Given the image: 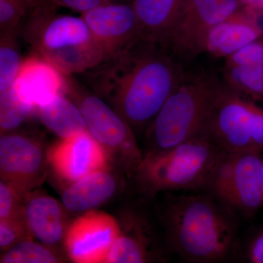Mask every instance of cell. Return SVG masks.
Returning a JSON list of instances; mask_svg holds the SVG:
<instances>
[{"mask_svg":"<svg viewBox=\"0 0 263 263\" xmlns=\"http://www.w3.org/2000/svg\"><path fill=\"white\" fill-rule=\"evenodd\" d=\"M167 48L139 39L81 74L133 130L146 129L185 71Z\"/></svg>","mask_w":263,"mask_h":263,"instance_id":"cell-1","label":"cell"},{"mask_svg":"<svg viewBox=\"0 0 263 263\" xmlns=\"http://www.w3.org/2000/svg\"><path fill=\"white\" fill-rule=\"evenodd\" d=\"M157 214L166 247L183 262L233 260L239 240L238 215L210 194H168Z\"/></svg>","mask_w":263,"mask_h":263,"instance_id":"cell-2","label":"cell"},{"mask_svg":"<svg viewBox=\"0 0 263 263\" xmlns=\"http://www.w3.org/2000/svg\"><path fill=\"white\" fill-rule=\"evenodd\" d=\"M49 0L37 3L21 29L19 36L66 76L81 75L106 59L81 17L57 13Z\"/></svg>","mask_w":263,"mask_h":263,"instance_id":"cell-3","label":"cell"},{"mask_svg":"<svg viewBox=\"0 0 263 263\" xmlns=\"http://www.w3.org/2000/svg\"><path fill=\"white\" fill-rule=\"evenodd\" d=\"M220 81L205 71L185 72L147 127L143 156L169 149L205 133L213 98Z\"/></svg>","mask_w":263,"mask_h":263,"instance_id":"cell-4","label":"cell"},{"mask_svg":"<svg viewBox=\"0 0 263 263\" xmlns=\"http://www.w3.org/2000/svg\"><path fill=\"white\" fill-rule=\"evenodd\" d=\"M224 152L203 133L169 149L143 155L133 179L149 198L162 192L203 190Z\"/></svg>","mask_w":263,"mask_h":263,"instance_id":"cell-5","label":"cell"},{"mask_svg":"<svg viewBox=\"0 0 263 263\" xmlns=\"http://www.w3.org/2000/svg\"><path fill=\"white\" fill-rule=\"evenodd\" d=\"M66 95L80 109L88 132L105 151L110 163L129 179L134 178L143 152L127 121L75 76H67Z\"/></svg>","mask_w":263,"mask_h":263,"instance_id":"cell-6","label":"cell"},{"mask_svg":"<svg viewBox=\"0 0 263 263\" xmlns=\"http://www.w3.org/2000/svg\"><path fill=\"white\" fill-rule=\"evenodd\" d=\"M205 132L224 152L263 149L262 100L220 81Z\"/></svg>","mask_w":263,"mask_h":263,"instance_id":"cell-7","label":"cell"},{"mask_svg":"<svg viewBox=\"0 0 263 263\" xmlns=\"http://www.w3.org/2000/svg\"><path fill=\"white\" fill-rule=\"evenodd\" d=\"M263 149L224 152L203 190L238 216L252 219L263 207Z\"/></svg>","mask_w":263,"mask_h":263,"instance_id":"cell-8","label":"cell"},{"mask_svg":"<svg viewBox=\"0 0 263 263\" xmlns=\"http://www.w3.org/2000/svg\"><path fill=\"white\" fill-rule=\"evenodd\" d=\"M240 8L238 0H182L167 49L184 61L202 53L208 33Z\"/></svg>","mask_w":263,"mask_h":263,"instance_id":"cell-9","label":"cell"},{"mask_svg":"<svg viewBox=\"0 0 263 263\" xmlns=\"http://www.w3.org/2000/svg\"><path fill=\"white\" fill-rule=\"evenodd\" d=\"M46 155L42 145L32 138L8 133L0 138V176L23 197L44 179Z\"/></svg>","mask_w":263,"mask_h":263,"instance_id":"cell-10","label":"cell"},{"mask_svg":"<svg viewBox=\"0 0 263 263\" xmlns=\"http://www.w3.org/2000/svg\"><path fill=\"white\" fill-rule=\"evenodd\" d=\"M119 232V221L113 216L89 211L67 228L64 243L69 257L73 262H105Z\"/></svg>","mask_w":263,"mask_h":263,"instance_id":"cell-11","label":"cell"},{"mask_svg":"<svg viewBox=\"0 0 263 263\" xmlns=\"http://www.w3.org/2000/svg\"><path fill=\"white\" fill-rule=\"evenodd\" d=\"M120 232L105 262L145 263L167 260V248L159 239L149 219L141 211L129 209L118 219Z\"/></svg>","mask_w":263,"mask_h":263,"instance_id":"cell-12","label":"cell"},{"mask_svg":"<svg viewBox=\"0 0 263 263\" xmlns=\"http://www.w3.org/2000/svg\"><path fill=\"white\" fill-rule=\"evenodd\" d=\"M106 58L141 39L138 20L130 3H107L81 14Z\"/></svg>","mask_w":263,"mask_h":263,"instance_id":"cell-13","label":"cell"},{"mask_svg":"<svg viewBox=\"0 0 263 263\" xmlns=\"http://www.w3.org/2000/svg\"><path fill=\"white\" fill-rule=\"evenodd\" d=\"M47 158L57 176L70 183L110 164L105 151L88 131L60 138Z\"/></svg>","mask_w":263,"mask_h":263,"instance_id":"cell-14","label":"cell"},{"mask_svg":"<svg viewBox=\"0 0 263 263\" xmlns=\"http://www.w3.org/2000/svg\"><path fill=\"white\" fill-rule=\"evenodd\" d=\"M12 88L35 109L57 95L66 94L67 76L35 53L24 59Z\"/></svg>","mask_w":263,"mask_h":263,"instance_id":"cell-15","label":"cell"},{"mask_svg":"<svg viewBox=\"0 0 263 263\" xmlns=\"http://www.w3.org/2000/svg\"><path fill=\"white\" fill-rule=\"evenodd\" d=\"M262 36L259 18L240 7L208 33L202 53L226 59Z\"/></svg>","mask_w":263,"mask_h":263,"instance_id":"cell-16","label":"cell"},{"mask_svg":"<svg viewBox=\"0 0 263 263\" xmlns=\"http://www.w3.org/2000/svg\"><path fill=\"white\" fill-rule=\"evenodd\" d=\"M62 204L46 194L29 193L24 197V217L29 230L47 247L65 239L67 230Z\"/></svg>","mask_w":263,"mask_h":263,"instance_id":"cell-17","label":"cell"},{"mask_svg":"<svg viewBox=\"0 0 263 263\" xmlns=\"http://www.w3.org/2000/svg\"><path fill=\"white\" fill-rule=\"evenodd\" d=\"M224 81L263 101V36L224 59Z\"/></svg>","mask_w":263,"mask_h":263,"instance_id":"cell-18","label":"cell"},{"mask_svg":"<svg viewBox=\"0 0 263 263\" xmlns=\"http://www.w3.org/2000/svg\"><path fill=\"white\" fill-rule=\"evenodd\" d=\"M181 3L182 0H130L141 39L167 49Z\"/></svg>","mask_w":263,"mask_h":263,"instance_id":"cell-19","label":"cell"},{"mask_svg":"<svg viewBox=\"0 0 263 263\" xmlns=\"http://www.w3.org/2000/svg\"><path fill=\"white\" fill-rule=\"evenodd\" d=\"M118 188L117 176L108 167L71 183L62 194V203L71 212L86 213L108 201Z\"/></svg>","mask_w":263,"mask_h":263,"instance_id":"cell-20","label":"cell"},{"mask_svg":"<svg viewBox=\"0 0 263 263\" xmlns=\"http://www.w3.org/2000/svg\"><path fill=\"white\" fill-rule=\"evenodd\" d=\"M41 122L60 138L88 131L77 105L66 94L57 95L36 109Z\"/></svg>","mask_w":263,"mask_h":263,"instance_id":"cell-21","label":"cell"},{"mask_svg":"<svg viewBox=\"0 0 263 263\" xmlns=\"http://www.w3.org/2000/svg\"><path fill=\"white\" fill-rule=\"evenodd\" d=\"M36 109L19 98L13 88L0 91V131L1 135L18 128Z\"/></svg>","mask_w":263,"mask_h":263,"instance_id":"cell-22","label":"cell"},{"mask_svg":"<svg viewBox=\"0 0 263 263\" xmlns=\"http://www.w3.org/2000/svg\"><path fill=\"white\" fill-rule=\"evenodd\" d=\"M18 36L17 33L0 34V91L11 87L23 62Z\"/></svg>","mask_w":263,"mask_h":263,"instance_id":"cell-23","label":"cell"},{"mask_svg":"<svg viewBox=\"0 0 263 263\" xmlns=\"http://www.w3.org/2000/svg\"><path fill=\"white\" fill-rule=\"evenodd\" d=\"M59 258L53 251L32 239L19 242L1 256L2 263H55Z\"/></svg>","mask_w":263,"mask_h":263,"instance_id":"cell-24","label":"cell"},{"mask_svg":"<svg viewBox=\"0 0 263 263\" xmlns=\"http://www.w3.org/2000/svg\"><path fill=\"white\" fill-rule=\"evenodd\" d=\"M37 0H0V34L17 33Z\"/></svg>","mask_w":263,"mask_h":263,"instance_id":"cell-25","label":"cell"},{"mask_svg":"<svg viewBox=\"0 0 263 263\" xmlns=\"http://www.w3.org/2000/svg\"><path fill=\"white\" fill-rule=\"evenodd\" d=\"M233 260L263 263V224L239 238Z\"/></svg>","mask_w":263,"mask_h":263,"instance_id":"cell-26","label":"cell"},{"mask_svg":"<svg viewBox=\"0 0 263 263\" xmlns=\"http://www.w3.org/2000/svg\"><path fill=\"white\" fill-rule=\"evenodd\" d=\"M32 235L24 219H0V249L3 252Z\"/></svg>","mask_w":263,"mask_h":263,"instance_id":"cell-27","label":"cell"},{"mask_svg":"<svg viewBox=\"0 0 263 263\" xmlns=\"http://www.w3.org/2000/svg\"><path fill=\"white\" fill-rule=\"evenodd\" d=\"M24 197L8 183L0 182V219H24Z\"/></svg>","mask_w":263,"mask_h":263,"instance_id":"cell-28","label":"cell"},{"mask_svg":"<svg viewBox=\"0 0 263 263\" xmlns=\"http://www.w3.org/2000/svg\"><path fill=\"white\" fill-rule=\"evenodd\" d=\"M49 1L57 6L64 7L74 11L79 12L81 14L92 8L100 5L107 4V3H118V2L130 3V0H49Z\"/></svg>","mask_w":263,"mask_h":263,"instance_id":"cell-29","label":"cell"},{"mask_svg":"<svg viewBox=\"0 0 263 263\" xmlns=\"http://www.w3.org/2000/svg\"><path fill=\"white\" fill-rule=\"evenodd\" d=\"M240 7L255 15L257 18L263 17V0H238Z\"/></svg>","mask_w":263,"mask_h":263,"instance_id":"cell-30","label":"cell"},{"mask_svg":"<svg viewBox=\"0 0 263 263\" xmlns=\"http://www.w3.org/2000/svg\"><path fill=\"white\" fill-rule=\"evenodd\" d=\"M262 197H263V160L262 164Z\"/></svg>","mask_w":263,"mask_h":263,"instance_id":"cell-31","label":"cell"}]
</instances>
